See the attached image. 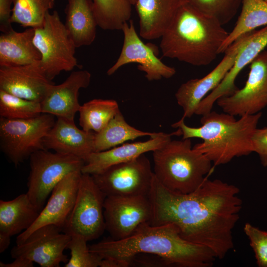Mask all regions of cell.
<instances>
[{"mask_svg": "<svg viewBox=\"0 0 267 267\" xmlns=\"http://www.w3.org/2000/svg\"><path fill=\"white\" fill-rule=\"evenodd\" d=\"M239 192L233 184L206 178L195 191L178 193L165 188L154 175L148 194L149 223L173 224L183 238L208 247L222 259L234 248L233 230L242 207Z\"/></svg>", "mask_w": 267, "mask_h": 267, "instance_id": "6da1fadb", "label": "cell"}, {"mask_svg": "<svg viewBox=\"0 0 267 267\" xmlns=\"http://www.w3.org/2000/svg\"><path fill=\"white\" fill-rule=\"evenodd\" d=\"M89 248L102 259L114 260L118 267L129 266L136 256L142 254L180 267H211L217 259L208 247L183 238L171 223L152 225L145 222L126 238L101 241Z\"/></svg>", "mask_w": 267, "mask_h": 267, "instance_id": "7a4b0ae2", "label": "cell"}, {"mask_svg": "<svg viewBox=\"0 0 267 267\" xmlns=\"http://www.w3.org/2000/svg\"><path fill=\"white\" fill-rule=\"evenodd\" d=\"M228 34L216 19L186 2L160 38V47L164 57L207 66L220 54Z\"/></svg>", "mask_w": 267, "mask_h": 267, "instance_id": "3957f363", "label": "cell"}, {"mask_svg": "<svg viewBox=\"0 0 267 267\" xmlns=\"http://www.w3.org/2000/svg\"><path fill=\"white\" fill-rule=\"evenodd\" d=\"M262 115L260 112L236 120L229 114L211 111L202 116L200 127L188 126L183 117L172 127L178 129L182 139H202L193 148L218 166L253 152L252 137Z\"/></svg>", "mask_w": 267, "mask_h": 267, "instance_id": "277c9868", "label": "cell"}, {"mask_svg": "<svg viewBox=\"0 0 267 267\" xmlns=\"http://www.w3.org/2000/svg\"><path fill=\"white\" fill-rule=\"evenodd\" d=\"M154 174L167 189L188 194L199 188L212 170V162L192 148L190 138L171 140L153 151Z\"/></svg>", "mask_w": 267, "mask_h": 267, "instance_id": "5b68a950", "label": "cell"}, {"mask_svg": "<svg viewBox=\"0 0 267 267\" xmlns=\"http://www.w3.org/2000/svg\"><path fill=\"white\" fill-rule=\"evenodd\" d=\"M34 29L33 42L41 55V68L49 80L80 67L75 56L76 47L57 11L48 12L43 24Z\"/></svg>", "mask_w": 267, "mask_h": 267, "instance_id": "8992f818", "label": "cell"}, {"mask_svg": "<svg viewBox=\"0 0 267 267\" xmlns=\"http://www.w3.org/2000/svg\"><path fill=\"white\" fill-rule=\"evenodd\" d=\"M29 159L27 194L41 211L55 186L68 174L81 171L85 163L76 156L46 149L34 152Z\"/></svg>", "mask_w": 267, "mask_h": 267, "instance_id": "52a82bcc", "label": "cell"}, {"mask_svg": "<svg viewBox=\"0 0 267 267\" xmlns=\"http://www.w3.org/2000/svg\"><path fill=\"white\" fill-rule=\"evenodd\" d=\"M53 115L42 113L27 119L0 118L1 150L15 166L34 152L45 149L44 138L55 123Z\"/></svg>", "mask_w": 267, "mask_h": 267, "instance_id": "ba28073f", "label": "cell"}, {"mask_svg": "<svg viewBox=\"0 0 267 267\" xmlns=\"http://www.w3.org/2000/svg\"><path fill=\"white\" fill-rule=\"evenodd\" d=\"M106 197L92 176L82 173L74 205L62 231L71 236H83L88 241L99 237L105 230Z\"/></svg>", "mask_w": 267, "mask_h": 267, "instance_id": "9c48e42d", "label": "cell"}, {"mask_svg": "<svg viewBox=\"0 0 267 267\" xmlns=\"http://www.w3.org/2000/svg\"><path fill=\"white\" fill-rule=\"evenodd\" d=\"M154 175L150 161L143 154L91 176L106 196H134L148 195Z\"/></svg>", "mask_w": 267, "mask_h": 267, "instance_id": "30bf717a", "label": "cell"}, {"mask_svg": "<svg viewBox=\"0 0 267 267\" xmlns=\"http://www.w3.org/2000/svg\"><path fill=\"white\" fill-rule=\"evenodd\" d=\"M216 102L224 112L240 117L257 114L267 106V50L251 62L244 86Z\"/></svg>", "mask_w": 267, "mask_h": 267, "instance_id": "8fae6325", "label": "cell"}, {"mask_svg": "<svg viewBox=\"0 0 267 267\" xmlns=\"http://www.w3.org/2000/svg\"><path fill=\"white\" fill-rule=\"evenodd\" d=\"M105 230L114 240L131 235L141 224L149 222L152 206L148 195L106 196L104 204Z\"/></svg>", "mask_w": 267, "mask_h": 267, "instance_id": "7c38bea8", "label": "cell"}, {"mask_svg": "<svg viewBox=\"0 0 267 267\" xmlns=\"http://www.w3.org/2000/svg\"><path fill=\"white\" fill-rule=\"evenodd\" d=\"M71 236L59 227L47 224L32 232L20 244L11 250L12 258H22L42 267H58L68 261L64 254Z\"/></svg>", "mask_w": 267, "mask_h": 267, "instance_id": "4fadbf2b", "label": "cell"}, {"mask_svg": "<svg viewBox=\"0 0 267 267\" xmlns=\"http://www.w3.org/2000/svg\"><path fill=\"white\" fill-rule=\"evenodd\" d=\"M124 34L123 47L115 63L107 70L108 75L115 73L120 67L129 63H138L137 69L145 73L149 81L169 79L176 73L175 68L164 64L156 56L153 45L144 44L137 34L134 22L125 23L122 30Z\"/></svg>", "mask_w": 267, "mask_h": 267, "instance_id": "5bb4252c", "label": "cell"}, {"mask_svg": "<svg viewBox=\"0 0 267 267\" xmlns=\"http://www.w3.org/2000/svg\"><path fill=\"white\" fill-rule=\"evenodd\" d=\"M239 37L240 46L233 65L218 86L200 102L195 114L202 116L210 112L219 98L230 95L237 89L235 81L239 73L267 46V26Z\"/></svg>", "mask_w": 267, "mask_h": 267, "instance_id": "9a60e30c", "label": "cell"}, {"mask_svg": "<svg viewBox=\"0 0 267 267\" xmlns=\"http://www.w3.org/2000/svg\"><path fill=\"white\" fill-rule=\"evenodd\" d=\"M82 174L81 171L70 173L55 186L34 223L17 237L16 245L44 225L53 224L62 230L74 205Z\"/></svg>", "mask_w": 267, "mask_h": 267, "instance_id": "2e32d148", "label": "cell"}, {"mask_svg": "<svg viewBox=\"0 0 267 267\" xmlns=\"http://www.w3.org/2000/svg\"><path fill=\"white\" fill-rule=\"evenodd\" d=\"M239 37L225 51L220 62L207 75L193 79L181 84L175 94L178 104L183 111V118H191L200 102L216 88L231 68L240 46Z\"/></svg>", "mask_w": 267, "mask_h": 267, "instance_id": "e0dca14e", "label": "cell"}, {"mask_svg": "<svg viewBox=\"0 0 267 267\" xmlns=\"http://www.w3.org/2000/svg\"><path fill=\"white\" fill-rule=\"evenodd\" d=\"M53 84L44 73L40 61L0 67V89L22 98L41 103Z\"/></svg>", "mask_w": 267, "mask_h": 267, "instance_id": "ac0fdd59", "label": "cell"}, {"mask_svg": "<svg viewBox=\"0 0 267 267\" xmlns=\"http://www.w3.org/2000/svg\"><path fill=\"white\" fill-rule=\"evenodd\" d=\"M90 80L88 71L79 70L72 72L61 84H52L41 102L42 113L74 121L81 106L78 100L79 90L89 87Z\"/></svg>", "mask_w": 267, "mask_h": 267, "instance_id": "d6986e66", "label": "cell"}, {"mask_svg": "<svg viewBox=\"0 0 267 267\" xmlns=\"http://www.w3.org/2000/svg\"><path fill=\"white\" fill-rule=\"evenodd\" d=\"M177 131L158 134L144 141L127 143L107 150L91 153L87 158L81 172L90 175L98 174L108 168L133 160L142 154L163 146L171 140V136L179 135Z\"/></svg>", "mask_w": 267, "mask_h": 267, "instance_id": "ffe728a7", "label": "cell"}, {"mask_svg": "<svg viewBox=\"0 0 267 267\" xmlns=\"http://www.w3.org/2000/svg\"><path fill=\"white\" fill-rule=\"evenodd\" d=\"M95 133L79 129L74 121L58 117L44 138L45 149L73 155L84 160L94 152Z\"/></svg>", "mask_w": 267, "mask_h": 267, "instance_id": "44dd1931", "label": "cell"}, {"mask_svg": "<svg viewBox=\"0 0 267 267\" xmlns=\"http://www.w3.org/2000/svg\"><path fill=\"white\" fill-rule=\"evenodd\" d=\"M186 0H135L139 36L146 40L160 38Z\"/></svg>", "mask_w": 267, "mask_h": 267, "instance_id": "7402d4cb", "label": "cell"}, {"mask_svg": "<svg viewBox=\"0 0 267 267\" xmlns=\"http://www.w3.org/2000/svg\"><path fill=\"white\" fill-rule=\"evenodd\" d=\"M34 28L23 32L14 29L0 36V67L31 64L40 61L41 55L33 42Z\"/></svg>", "mask_w": 267, "mask_h": 267, "instance_id": "603a6c76", "label": "cell"}, {"mask_svg": "<svg viewBox=\"0 0 267 267\" xmlns=\"http://www.w3.org/2000/svg\"><path fill=\"white\" fill-rule=\"evenodd\" d=\"M65 26L76 48L92 44L98 26L92 0H67Z\"/></svg>", "mask_w": 267, "mask_h": 267, "instance_id": "cb8c5ba5", "label": "cell"}, {"mask_svg": "<svg viewBox=\"0 0 267 267\" xmlns=\"http://www.w3.org/2000/svg\"><path fill=\"white\" fill-rule=\"evenodd\" d=\"M40 212L27 193L11 200H0V232L10 237L20 234L34 223Z\"/></svg>", "mask_w": 267, "mask_h": 267, "instance_id": "d4e9b609", "label": "cell"}, {"mask_svg": "<svg viewBox=\"0 0 267 267\" xmlns=\"http://www.w3.org/2000/svg\"><path fill=\"white\" fill-rule=\"evenodd\" d=\"M158 134V133L143 132L129 125L119 111L101 131L95 133L94 152L107 150L139 137H152Z\"/></svg>", "mask_w": 267, "mask_h": 267, "instance_id": "484cf974", "label": "cell"}, {"mask_svg": "<svg viewBox=\"0 0 267 267\" xmlns=\"http://www.w3.org/2000/svg\"><path fill=\"white\" fill-rule=\"evenodd\" d=\"M263 26H267V2L264 0H242L238 20L221 46L219 53L224 52L241 36Z\"/></svg>", "mask_w": 267, "mask_h": 267, "instance_id": "4316f807", "label": "cell"}, {"mask_svg": "<svg viewBox=\"0 0 267 267\" xmlns=\"http://www.w3.org/2000/svg\"><path fill=\"white\" fill-rule=\"evenodd\" d=\"M119 111L118 102L115 100L93 99L81 106L79 124L84 131L97 133Z\"/></svg>", "mask_w": 267, "mask_h": 267, "instance_id": "83f0119b", "label": "cell"}, {"mask_svg": "<svg viewBox=\"0 0 267 267\" xmlns=\"http://www.w3.org/2000/svg\"><path fill=\"white\" fill-rule=\"evenodd\" d=\"M98 27L104 30H122L131 18L130 0H92Z\"/></svg>", "mask_w": 267, "mask_h": 267, "instance_id": "f1b7e54d", "label": "cell"}, {"mask_svg": "<svg viewBox=\"0 0 267 267\" xmlns=\"http://www.w3.org/2000/svg\"><path fill=\"white\" fill-rule=\"evenodd\" d=\"M54 3L55 0H13L10 22L25 28L40 27Z\"/></svg>", "mask_w": 267, "mask_h": 267, "instance_id": "f546056e", "label": "cell"}, {"mask_svg": "<svg viewBox=\"0 0 267 267\" xmlns=\"http://www.w3.org/2000/svg\"><path fill=\"white\" fill-rule=\"evenodd\" d=\"M42 114L41 103L0 89V116L8 119H27Z\"/></svg>", "mask_w": 267, "mask_h": 267, "instance_id": "4dcf8cb0", "label": "cell"}, {"mask_svg": "<svg viewBox=\"0 0 267 267\" xmlns=\"http://www.w3.org/2000/svg\"><path fill=\"white\" fill-rule=\"evenodd\" d=\"M200 12L213 17L223 25L236 15L242 0H186Z\"/></svg>", "mask_w": 267, "mask_h": 267, "instance_id": "1f68e13d", "label": "cell"}, {"mask_svg": "<svg viewBox=\"0 0 267 267\" xmlns=\"http://www.w3.org/2000/svg\"><path fill=\"white\" fill-rule=\"evenodd\" d=\"M87 242L83 236H71L67 248L70 250L71 257L65 267H100L102 258L90 251Z\"/></svg>", "mask_w": 267, "mask_h": 267, "instance_id": "d6a6232c", "label": "cell"}, {"mask_svg": "<svg viewBox=\"0 0 267 267\" xmlns=\"http://www.w3.org/2000/svg\"><path fill=\"white\" fill-rule=\"evenodd\" d=\"M243 230L253 250L259 267H267V231L263 230L246 222Z\"/></svg>", "mask_w": 267, "mask_h": 267, "instance_id": "836d02e7", "label": "cell"}, {"mask_svg": "<svg viewBox=\"0 0 267 267\" xmlns=\"http://www.w3.org/2000/svg\"><path fill=\"white\" fill-rule=\"evenodd\" d=\"M253 152L257 153L262 165L267 167V127L257 129L252 137Z\"/></svg>", "mask_w": 267, "mask_h": 267, "instance_id": "e575fe53", "label": "cell"}, {"mask_svg": "<svg viewBox=\"0 0 267 267\" xmlns=\"http://www.w3.org/2000/svg\"><path fill=\"white\" fill-rule=\"evenodd\" d=\"M12 4L13 0H0V31L2 33L13 29L10 22Z\"/></svg>", "mask_w": 267, "mask_h": 267, "instance_id": "d590c367", "label": "cell"}, {"mask_svg": "<svg viewBox=\"0 0 267 267\" xmlns=\"http://www.w3.org/2000/svg\"><path fill=\"white\" fill-rule=\"evenodd\" d=\"M14 261L10 263L5 264L0 262V267H32L33 263L22 258H15Z\"/></svg>", "mask_w": 267, "mask_h": 267, "instance_id": "8d00e7d4", "label": "cell"}, {"mask_svg": "<svg viewBox=\"0 0 267 267\" xmlns=\"http://www.w3.org/2000/svg\"><path fill=\"white\" fill-rule=\"evenodd\" d=\"M10 236L0 232V253L7 249L10 243Z\"/></svg>", "mask_w": 267, "mask_h": 267, "instance_id": "74e56055", "label": "cell"}, {"mask_svg": "<svg viewBox=\"0 0 267 267\" xmlns=\"http://www.w3.org/2000/svg\"><path fill=\"white\" fill-rule=\"evenodd\" d=\"M133 5H134L135 0H130Z\"/></svg>", "mask_w": 267, "mask_h": 267, "instance_id": "f35d334b", "label": "cell"}, {"mask_svg": "<svg viewBox=\"0 0 267 267\" xmlns=\"http://www.w3.org/2000/svg\"><path fill=\"white\" fill-rule=\"evenodd\" d=\"M264 0L267 2V0Z\"/></svg>", "mask_w": 267, "mask_h": 267, "instance_id": "ab89813d", "label": "cell"}]
</instances>
